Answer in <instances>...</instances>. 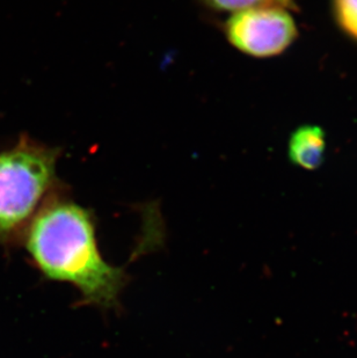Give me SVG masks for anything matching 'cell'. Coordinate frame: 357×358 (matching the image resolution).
<instances>
[{
	"mask_svg": "<svg viewBox=\"0 0 357 358\" xmlns=\"http://www.w3.org/2000/svg\"><path fill=\"white\" fill-rule=\"evenodd\" d=\"M334 15L342 31L357 41V0H333Z\"/></svg>",
	"mask_w": 357,
	"mask_h": 358,
	"instance_id": "cell-6",
	"label": "cell"
},
{
	"mask_svg": "<svg viewBox=\"0 0 357 358\" xmlns=\"http://www.w3.org/2000/svg\"><path fill=\"white\" fill-rule=\"evenodd\" d=\"M56 159L55 150L29 139L0 151V238L33 220L54 181Z\"/></svg>",
	"mask_w": 357,
	"mask_h": 358,
	"instance_id": "cell-2",
	"label": "cell"
},
{
	"mask_svg": "<svg viewBox=\"0 0 357 358\" xmlns=\"http://www.w3.org/2000/svg\"><path fill=\"white\" fill-rule=\"evenodd\" d=\"M26 247L46 278L77 287L85 303L118 304L128 276L102 257L93 218L83 206L69 201L42 206L28 227Z\"/></svg>",
	"mask_w": 357,
	"mask_h": 358,
	"instance_id": "cell-1",
	"label": "cell"
},
{
	"mask_svg": "<svg viewBox=\"0 0 357 358\" xmlns=\"http://www.w3.org/2000/svg\"><path fill=\"white\" fill-rule=\"evenodd\" d=\"M326 149L325 132L317 125H304L289 141V158L302 169H317L323 164Z\"/></svg>",
	"mask_w": 357,
	"mask_h": 358,
	"instance_id": "cell-4",
	"label": "cell"
},
{
	"mask_svg": "<svg viewBox=\"0 0 357 358\" xmlns=\"http://www.w3.org/2000/svg\"><path fill=\"white\" fill-rule=\"evenodd\" d=\"M206 5L213 10L220 12L239 13L244 10L255 8H281V10H293L296 5L293 0H203Z\"/></svg>",
	"mask_w": 357,
	"mask_h": 358,
	"instance_id": "cell-5",
	"label": "cell"
},
{
	"mask_svg": "<svg viewBox=\"0 0 357 358\" xmlns=\"http://www.w3.org/2000/svg\"><path fill=\"white\" fill-rule=\"evenodd\" d=\"M224 29L233 47L253 57L282 54L297 38L293 17L281 8H255L232 14Z\"/></svg>",
	"mask_w": 357,
	"mask_h": 358,
	"instance_id": "cell-3",
	"label": "cell"
}]
</instances>
